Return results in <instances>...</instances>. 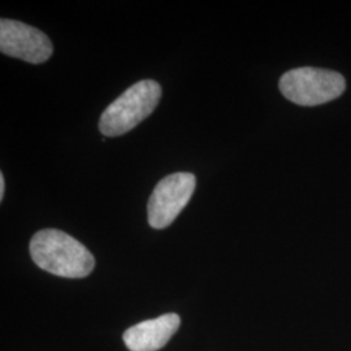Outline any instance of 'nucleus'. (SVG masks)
Returning a JSON list of instances; mask_svg holds the SVG:
<instances>
[{
	"mask_svg": "<svg viewBox=\"0 0 351 351\" xmlns=\"http://www.w3.org/2000/svg\"><path fill=\"white\" fill-rule=\"evenodd\" d=\"M29 250L33 262L55 276L84 278L95 267L93 254L81 242L59 229H43L36 233Z\"/></svg>",
	"mask_w": 351,
	"mask_h": 351,
	"instance_id": "f257e3e1",
	"label": "nucleus"
},
{
	"mask_svg": "<svg viewBox=\"0 0 351 351\" xmlns=\"http://www.w3.org/2000/svg\"><path fill=\"white\" fill-rule=\"evenodd\" d=\"M162 99V86L152 80H143L125 91L104 110L99 130L106 137L123 136L146 120Z\"/></svg>",
	"mask_w": 351,
	"mask_h": 351,
	"instance_id": "f03ea898",
	"label": "nucleus"
},
{
	"mask_svg": "<svg viewBox=\"0 0 351 351\" xmlns=\"http://www.w3.org/2000/svg\"><path fill=\"white\" fill-rule=\"evenodd\" d=\"M282 95L298 106L314 107L339 98L345 91L346 82L337 72L302 66L287 72L280 78Z\"/></svg>",
	"mask_w": 351,
	"mask_h": 351,
	"instance_id": "7ed1b4c3",
	"label": "nucleus"
},
{
	"mask_svg": "<svg viewBox=\"0 0 351 351\" xmlns=\"http://www.w3.org/2000/svg\"><path fill=\"white\" fill-rule=\"evenodd\" d=\"M195 185V176L189 172H177L160 180L147 204L150 226L164 229L171 226L191 199Z\"/></svg>",
	"mask_w": 351,
	"mask_h": 351,
	"instance_id": "20e7f679",
	"label": "nucleus"
},
{
	"mask_svg": "<svg viewBox=\"0 0 351 351\" xmlns=\"http://www.w3.org/2000/svg\"><path fill=\"white\" fill-rule=\"evenodd\" d=\"M0 50L11 58L40 64L50 59L53 47L43 32L16 20L1 19Z\"/></svg>",
	"mask_w": 351,
	"mask_h": 351,
	"instance_id": "39448f33",
	"label": "nucleus"
},
{
	"mask_svg": "<svg viewBox=\"0 0 351 351\" xmlns=\"http://www.w3.org/2000/svg\"><path fill=\"white\" fill-rule=\"evenodd\" d=\"M177 314H165L130 326L124 333V342L130 351H156L164 348L180 328Z\"/></svg>",
	"mask_w": 351,
	"mask_h": 351,
	"instance_id": "423d86ee",
	"label": "nucleus"
},
{
	"mask_svg": "<svg viewBox=\"0 0 351 351\" xmlns=\"http://www.w3.org/2000/svg\"><path fill=\"white\" fill-rule=\"evenodd\" d=\"M4 191H5V180H4V175L0 173V201H3L4 198Z\"/></svg>",
	"mask_w": 351,
	"mask_h": 351,
	"instance_id": "0eeeda50",
	"label": "nucleus"
}]
</instances>
